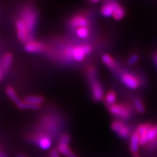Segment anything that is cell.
Returning <instances> with one entry per match:
<instances>
[{"label": "cell", "instance_id": "8992f818", "mask_svg": "<svg viewBox=\"0 0 157 157\" xmlns=\"http://www.w3.org/2000/svg\"><path fill=\"white\" fill-rule=\"evenodd\" d=\"M16 25V30L17 34L19 40L22 42H29V39H30V34H29L28 30H27L26 27L23 22L21 19H18L15 23Z\"/></svg>", "mask_w": 157, "mask_h": 157}, {"label": "cell", "instance_id": "cb8c5ba5", "mask_svg": "<svg viewBox=\"0 0 157 157\" xmlns=\"http://www.w3.org/2000/svg\"><path fill=\"white\" fill-rule=\"evenodd\" d=\"M76 34L79 38L84 39L87 38L89 35V30L87 27H81L76 29Z\"/></svg>", "mask_w": 157, "mask_h": 157}, {"label": "cell", "instance_id": "30bf717a", "mask_svg": "<svg viewBox=\"0 0 157 157\" xmlns=\"http://www.w3.org/2000/svg\"><path fill=\"white\" fill-rule=\"evenodd\" d=\"M70 24L71 26L81 28V27H87L89 24V21L85 17L82 15H76L70 21Z\"/></svg>", "mask_w": 157, "mask_h": 157}, {"label": "cell", "instance_id": "3957f363", "mask_svg": "<svg viewBox=\"0 0 157 157\" xmlns=\"http://www.w3.org/2000/svg\"><path fill=\"white\" fill-rule=\"evenodd\" d=\"M92 51L91 46L87 44L82 45V46L72 48L71 55L72 58L76 60V61H82L84 60V57L90 54Z\"/></svg>", "mask_w": 157, "mask_h": 157}, {"label": "cell", "instance_id": "5bb4252c", "mask_svg": "<svg viewBox=\"0 0 157 157\" xmlns=\"http://www.w3.org/2000/svg\"><path fill=\"white\" fill-rule=\"evenodd\" d=\"M125 10L123 7H121L117 2H116L114 6V10H113V17L116 21H120L124 17Z\"/></svg>", "mask_w": 157, "mask_h": 157}, {"label": "cell", "instance_id": "d6986e66", "mask_svg": "<svg viewBox=\"0 0 157 157\" xmlns=\"http://www.w3.org/2000/svg\"><path fill=\"white\" fill-rule=\"evenodd\" d=\"M102 60L104 63V64L105 66L110 68H113L116 66V63L115 60H113V58L111 56L108 54H103L102 56Z\"/></svg>", "mask_w": 157, "mask_h": 157}, {"label": "cell", "instance_id": "277c9868", "mask_svg": "<svg viewBox=\"0 0 157 157\" xmlns=\"http://www.w3.org/2000/svg\"><path fill=\"white\" fill-rule=\"evenodd\" d=\"M111 129L118 136L122 139H127L129 137V130L126 125L121 121H114L111 125Z\"/></svg>", "mask_w": 157, "mask_h": 157}, {"label": "cell", "instance_id": "83f0119b", "mask_svg": "<svg viewBox=\"0 0 157 157\" xmlns=\"http://www.w3.org/2000/svg\"><path fill=\"white\" fill-rule=\"evenodd\" d=\"M50 157H59L58 156V152L56 150H53L51 151Z\"/></svg>", "mask_w": 157, "mask_h": 157}, {"label": "cell", "instance_id": "4316f807", "mask_svg": "<svg viewBox=\"0 0 157 157\" xmlns=\"http://www.w3.org/2000/svg\"><path fill=\"white\" fill-rule=\"evenodd\" d=\"M69 140H70L69 135L67 134H63L60 138V144L68 145V143H69Z\"/></svg>", "mask_w": 157, "mask_h": 157}, {"label": "cell", "instance_id": "7c38bea8", "mask_svg": "<svg viewBox=\"0 0 157 157\" xmlns=\"http://www.w3.org/2000/svg\"><path fill=\"white\" fill-rule=\"evenodd\" d=\"M116 2H106L105 4L102 6L101 7V14L103 15L104 17H111L113 15V10H114Z\"/></svg>", "mask_w": 157, "mask_h": 157}, {"label": "cell", "instance_id": "7402d4cb", "mask_svg": "<svg viewBox=\"0 0 157 157\" xmlns=\"http://www.w3.org/2000/svg\"><path fill=\"white\" fill-rule=\"evenodd\" d=\"M133 105H134L135 110L138 113H143L146 111V108H145L144 104L138 98H136V99L134 100V101H133Z\"/></svg>", "mask_w": 157, "mask_h": 157}, {"label": "cell", "instance_id": "4fadbf2b", "mask_svg": "<svg viewBox=\"0 0 157 157\" xmlns=\"http://www.w3.org/2000/svg\"><path fill=\"white\" fill-rule=\"evenodd\" d=\"M36 143L42 149L47 150L50 148L52 145V141L50 138L47 135H40L36 138Z\"/></svg>", "mask_w": 157, "mask_h": 157}, {"label": "cell", "instance_id": "d6a6232c", "mask_svg": "<svg viewBox=\"0 0 157 157\" xmlns=\"http://www.w3.org/2000/svg\"><path fill=\"white\" fill-rule=\"evenodd\" d=\"M91 2H93V3H97V2H98V1H92Z\"/></svg>", "mask_w": 157, "mask_h": 157}, {"label": "cell", "instance_id": "44dd1931", "mask_svg": "<svg viewBox=\"0 0 157 157\" xmlns=\"http://www.w3.org/2000/svg\"><path fill=\"white\" fill-rule=\"evenodd\" d=\"M17 106L21 109H29V110H35L38 109L40 108L41 105H35V104H31L27 103L25 101H21L19 104H17Z\"/></svg>", "mask_w": 157, "mask_h": 157}, {"label": "cell", "instance_id": "6da1fadb", "mask_svg": "<svg viewBox=\"0 0 157 157\" xmlns=\"http://www.w3.org/2000/svg\"><path fill=\"white\" fill-rule=\"evenodd\" d=\"M88 72H89L88 74H89L90 84H91L92 93H93L94 99L97 101H101L103 99L104 93L103 90V88H102L101 84H100L95 78V70L94 69L93 67H90L89 70H88Z\"/></svg>", "mask_w": 157, "mask_h": 157}, {"label": "cell", "instance_id": "1f68e13d", "mask_svg": "<svg viewBox=\"0 0 157 157\" xmlns=\"http://www.w3.org/2000/svg\"><path fill=\"white\" fill-rule=\"evenodd\" d=\"M17 157H27V156H25V155H23V154H19L18 156H17Z\"/></svg>", "mask_w": 157, "mask_h": 157}, {"label": "cell", "instance_id": "ffe728a7", "mask_svg": "<svg viewBox=\"0 0 157 157\" xmlns=\"http://www.w3.org/2000/svg\"><path fill=\"white\" fill-rule=\"evenodd\" d=\"M24 101L27 103L35 104V105H41L44 102V98L41 96H28L24 99Z\"/></svg>", "mask_w": 157, "mask_h": 157}, {"label": "cell", "instance_id": "2e32d148", "mask_svg": "<svg viewBox=\"0 0 157 157\" xmlns=\"http://www.w3.org/2000/svg\"><path fill=\"white\" fill-rule=\"evenodd\" d=\"M58 149L62 154L65 155V156H66L67 157H77L71 151V150L69 147L68 146V145L60 144V143H59Z\"/></svg>", "mask_w": 157, "mask_h": 157}, {"label": "cell", "instance_id": "5b68a950", "mask_svg": "<svg viewBox=\"0 0 157 157\" xmlns=\"http://www.w3.org/2000/svg\"><path fill=\"white\" fill-rule=\"evenodd\" d=\"M109 111L113 115L120 117L122 119H127L130 116V111L128 108L120 104H113L109 106Z\"/></svg>", "mask_w": 157, "mask_h": 157}, {"label": "cell", "instance_id": "7a4b0ae2", "mask_svg": "<svg viewBox=\"0 0 157 157\" xmlns=\"http://www.w3.org/2000/svg\"><path fill=\"white\" fill-rule=\"evenodd\" d=\"M21 17H22L21 20L24 23L29 34H31L34 31L36 23V12L31 7H26L23 10Z\"/></svg>", "mask_w": 157, "mask_h": 157}, {"label": "cell", "instance_id": "9a60e30c", "mask_svg": "<svg viewBox=\"0 0 157 157\" xmlns=\"http://www.w3.org/2000/svg\"><path fill=\"white\" fill-rule=\"evenodd\" d=\"M6 93H7V95H8V97L10 98L12 101H13L15 104H16V105H17V104H19L20 102L21 101V100H20L18 95H17L16 92H15L14 88H13V87L9 86V87H7V88H6Z\"/></svg>", "mask_w": 157, "mask_h": 157}, {"label": "cell", "instance_id": "e0dca14e", "mask_svg": "<svg viewBox=\"0 0 157 157\" xmlns=\"http://www.w3.org/2000/svg\"><path fill=\"white\" fill-rule=\"evenodd\" d=\"M152 125H151L150 124H142L138 125L136 129V132L138 134L139 137H143L144 135H146V133L148 132L149 129L151 127Z\"/></svg>", "mask_w": 157, "mask_h": 157}, {"label": "cell", "instance_id": "f1b7e54d", "mask_svg": "<svg viewBox=\"0 0 157 157\" xmlns=\"http://www.w3.org/2000/svg\"><path fill=\"white\" fill-rule=\"evenodd\" d=\"M153 60H154V63L156 64V66L157 67V52H156V53H154V55H153Z\"/></svg>", "mask_w": 157, "mask_h": 157}, {"label": "cell", "instance_id": "ba28073f", "mask_svg": "<svg viewBox=\"0 0 157 157\" xmlns=\"http://www.w3.org/2000/svg\"><path fill=\"white\" fill-rule=\"evenodd\" d=\"M157 137V124L153 125L149 129L148 132L143 137H140V146H146L148 143L154 140Z\"/></svg>", "mask_w": 157, "mask_h": 157}, {"label": "cell", "instance_id": "f546056e", "mask_svg": "<svg viewBox=\"0 0 157 157\" xmlns=\"http://www.w3.org/2000/svg\"><path fill=\"white\" fill-rule=\"evenodd\" d=\"M3 78V72H2V70L1 69V68H0V81H2Z\"/></svg>", "mask_w": 157, "mask_h": 157}, {"label": "cell", "instance_id": "ac0fdd59", "mask_svg": "<svg viewBox=\"0 0 157 157\" xmlns=\"http://www.w3.org/2000/svg\"><path fill=\"white\" fill-rule=\"evenodd\" d=\"M12 61H13V56L10 53H6L2 58V68L4 71H7L10 67Z\"/></svg>", "mask_w": 157, "mask_h": 157}, {"label": "cell", "instance_id": "4dcf8cb0", "mask_svg": "<svg viewBox=\"0 0 157 157\" xmlns=\"http://www.w3.org/2000/svg\"><path fill=\"white\" fill-rule=\"evenodd\" d=\"M133 157H140V155L138 154V153H136V154H134L133 155Z\"/></svg>", "mask_w": 157, "mask_h": 157}, {"label": "cell", "instance_id": "484cf974", "mask_svg": "<svg viewBox=\"0 0 157 157\" xmlns=\"http://www.w3.org/2000/svg\"><path fill=\"white\" fill-rule=\"evenodd\" d=\"M156 147H157V137L146 145L147 150H149V151L154 150V149L156 148Z\"/></svg>", "mask_w": 157, "mask_h": 157}, {"label": "cell", "instance_id": "8fae6325", "mask_svg": "<svg viewBox=\"0 0 157 157\" xmlns=\"http://www.w3.org/2000/svg\"><path fill=\"white\" fill-rule=\"evenodd\" d=\"M140 137L136 132H134L130 136V143H129V149L133 154L138 151L140 147Z\"/></svg>", "mask_w": 157, "mask_h": 157}, {"label": "cell", "instance_id": "603a6c76", "mask_svg": "<svg viewBox=\"0 0 157 157\" xmlns=\"http://www.w3.org/2000/svg\"><path fill=\"white\" fill-rule=\"evenodd\" d=\"M105 102L109 106L115 104L116 100H117V93L113 91H110L105 95Z\"/></svg>", "mask_w": 157, "mask_h": 157}, {"label": "cell", "instance_id": "52a82bcc", "mask_svg": "<svg viewBox=\"0 0 157 157\" xmlns=\"http://www.w3.org/2000/svg\"><path fill=\"white\" fill-rule=\"evenodd\" d=\"M121 79L122 83L131 90H136L140 85V82L136 76L129 73H124L121 76Z\"/></svg>", "mask_w": 157, "mask_h": 157}, {"label": "cell", "instance_id": "d4e9b609", "mask_svg": "<svg viewBox=\"0 0 157 157\" xmlns=\"http://www.w3.org/2000/svg\"><path fill=\"white\" fill-rule=\"evenodd\" d=\"M139 56L138 54L137 53H134L132 54V56H129V58H128V60H127V64L129 65V66H133V65L136 63L139 60Z\"/></svg>", "mask_w": 157, "mask_h": 157}, {"label": "cell", "instance_id": "9c48e42d", "mask_svg": "<svg viewBox=\"0 0 157 157\" xmlns=\"http://www.w3.org/2000/svg\"><path fill=\"white\" fill-rule=\"evenodd\" d=\"M45 47L41 43L35 42V41H29L25 44V50L31 53H36L42 52L44 50Z\"/></svg>", "mask_w": 157, "mask_h": 157}]
</instances>
